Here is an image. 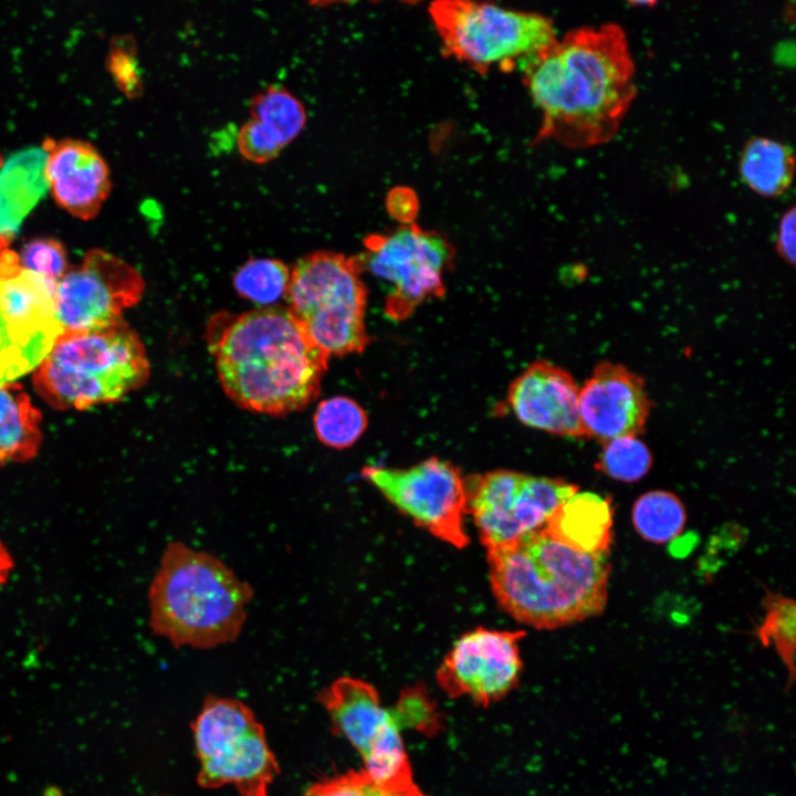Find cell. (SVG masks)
<instances>
[{"instance_id":"obj_1","label":"cell","mask_w":796,"mask_h":796,"mask_svg":"<svg viewBox=\"0 0 796 796\" xmlns=\"http://www.w3.org/2000/svg\"><path fill=\"white\" fill-rule=\"evenodd\" d=\"M519 67L542 115L536 140L568 148L614 138L637 94L627 35L616 22L572 29Z\"/></svg>"},{"instance_id":"obj_2","label":"cell","mask_w":796,"mask_h":796,"mask_svg":"<svg viewBox=\"0 0 796 796\" xmlns=\"http://www.w3.org/2000/svg\"><path fill=\"white\" fill-rule=\"evenodd\" d=\"M206 341L223 391L242 409L285 416L303 410L321 392L329 358L286 306L220 313L210 321Z\"/></svg>"},{"instance_id":"obj_3","label":"cell","mask_w":796,"mask_h":796,"mask_svg":"<svg viewBox=\"0 0 796 796\" xmlns=\"http://www.w3.org/2000/svg\"><path fill=\"white\" fill-rule=\"evenodd\" d=\"M607 554L576 551L543 527L486 549L499 606L516 621L555 629L603 612L610 572Z\"/></svg>"},{"instance_id":"obj_4","label":"cell","mask_w":796,"mask_h":796,"mask_svg":"<svg viewBox=\"0 0 796 796\" xmlns=\"http://www.w3.org/2000/svg\"><path fill=\"white\" fill-rule=\"evenodd\" d=\"M253 595L216 555L171 541L149 585V627L175 648L230 643L243 629Z\"/></svg>"},{"instance_id":"obj_5","label":"cell","mask_w":796,"mask_h":796,"mask_svg":"<svg viewBox=\"0 0 796 796\" xmlns=\"http://www.w3.org/2000/svg\"><path fill=\"white\" fill-rule=\"evenodd\" d=\"M149 373L143 342L121 321L104 329L62 333L36 367L33 384L53 408L82 410L124 398Z\"/></svg>"},{"instance_id":"obj_6","label":"cell","mask_w":796,"mask_h":796,"mask_svg":"<svg viewBox=\"0 0 796 796\" xmlns=\"http://www.w3.org/2000/svg\"><path fill=\"white\" fill-rule=\"evenodd\" d=\"M362 272L358 256L326 250L300 258L291 269L286 307L328 358L359 354L370 343Z\"/></svg>"},{"instance_id":"obj_7","label":"cell","mask_w":796,"mask_h":796,"mask_svg":"<svg viewBox=\"0 0 796 796\" xmlns=\"http://www.w3.org/2000/svg\"><path fill=\"white\" fill-rule=\"evenodd\" d=\"M429 13L444 53L478 72L520 66L557 40L551 18L537 12L443 0Z\"/></svg>"},{"instance_id":"obj_8","label":"cell","mask_w":796,"mask_h":796,"mask_svg":"<svg viewBox=\"0 0 796 796\" xmlns=\"http://www.w3.org/2000/svg\"><path fill=\"white\" fill-rule=\"evenodd\" d=\"M192 730L201 787L231 784L243 796H266L279 766L263 726L249 706L234 699L209 696Z\"/></svg>"},{"instance_id":"obj_9","label":"cell","mask_w":796,"mask_h":796,"mask_svg":"<svg viewBox=\"0 0 796 796\" xmlns=\"http://www.w3.org/2000/svg\"><path fill=\"white\" fill-rule=\"evenodd\" d=\"M358 255L363 271L385 283V313L397 322L412 315L418 306L446 293V274L454 250L442 234L406 223L388 233L364 240Z\"/></svg>"},{"instance_id":"obj_10","label":"cell","mask_w":796,"mask_h":796,"mask_svg":"<svg viewBox=\"0 0 796 796\" xmlns=\"http://www.w3.org/2000/svg\"><path fill=\"white\" fill-rule=\"evenodd\" d=\"M469 513L486 549L512 543L547 523L555 511L578 492L562 479L511 470H493L464 478Z\"/></svg>"},{"instance_id":"obj_11","label":"cell","mask_w":796,"mask_h":796,"mask_svg":"<svg viewBox=\"0 0 796 796\" xmlns=\"http://www.w3.org/2000/svg\"><path fill=\"white\" fill-rule=\"evenodd\" d=\"M360 474L432 536L457 548L469 544L464 478L451 462L431 457L405 469L365 465Z\"/></svg>"},{"instance_id":"obj_12","label":"cell","mask_w":796,"mask_h":796,"mask_svg":"<svg viewBox=\"0 0 796 796\" xmlns=\"http://www.w3.org/2000/svg\"><path fill=\"white\" fill-rule=\"evenodd\" d=\"M139 272L103 250L88 251L55 285L53 307L63 333L92 332L121 321L142 297Z\"/></svg>"},{"instance_id":"obj_13","label":"cell","mask_w":796,"mask_h":796,"mask_svg":"<svg viewBox=\"0 0 796 796\" xmlns=\"http://www.w3.org/2000/svg\"><path fill=\"white\" fill-rule=\"evenodd\" d=\"M522 630L476 627L453 643L437 670L439 687L451 699L465 698L481 706L504 699L519 684L523 670Z\"/></svg>"},{"instance_id":"obj_14","label":"cell","mask_w":796,"mask_h":796,"mask_svg":"<svg viewBox=\"0 0 796 796\" xmlns=\"http://www.w3.org/2000/svg\"><path fill=\"white\" fill-rule=\"evenodd\" d=\"M54 290L23 269L0 280V385L38 367L63 333L54 313Z\"/></svg>"},{"instance_id":"obj_15","label":"cell","mask_w":796,"mask_h":796,"mask_svg":"<svg viewBox=\"0 0 796 796\" xmlns=\"http://www.w3.org/2000/svg\"><path fill=\"white\" fill-rule=\"evenodd\" d=\"M650 407L642 378L622 365L598 364L579 388L578 410L584 437L603 443L642 432Z\"/></svg>"},{"instance_id":"obj_16","label":"cell","mask_w":796,"mask_h":796,"mask_svg":"<svg viewBox=\"0 0 796 796\" xmlns=\"http://www.w3.org/2000/svg\"><path fill=\"white\" fill-rule=\"evenodd\" d=\"M317 699L335 733L354 746L363 762L404 745L397 718L381 705L369 682L341 677L320 691Z\"/></svg>"},{"instance_id":"obj_17","label":"cell","mask_w":796,"mask_h":796,"mask_svg":"<svg viewBox=\"0 0 796 796\" xmlns=\"http://www.w3.org/2000/svg\"><path fill=\"white\" fill-rule=\"evenodd\" d=\"M578 397L579 387L568 371L538 360L512 381L506 405L527 427L561 437L583 438Z\"/></svg>"},{"instance_id":"obj_18","label":"cell","mask_w":796,"mask_h":796,"mask_svg":"<svg viewBox=\"0 0 796 796\" xmlns=\"http://www.w3.org/2000/svg\"><path fill=\"white\" fill-rule=\"evenodd\" d=\"M45 178L55 201L76 218L96 216L111 189L108 167L88 143L45 140Z\"/></svg>"},{"instance_id":"obj_19","label":"cell","mask_w":796,"mask_h":796,"mask_svg":"<svg viewBox=\"0 0 796 796\" xmlns=\"http://www.w3.org/2000/svg\"><path fill=\"white\" fill-rule=\"evenodd\" d=\"M46 153L28 147L0 164V250L9 243L27 216L48 191Z\"/></svg>"},{"instance_id":"obj_20","label":"cell","mask_w":796,"mask_h":796,"mask_svg":"<svg viewBox=\"0 0 796 796\" xmlns=\"http://www.w3.org/2000/svg\"><path fill=\"white\" fill-rule=\"evenodd\" d=\"M543 528L576 551L608 553L612 541L611 503L593 492H577L555 511Z\"/></svg>"},{"instance_id":"obj_21","label":"cell","mask_w":796,"mask_h":796,"mask_svg":"<svg viewBox=\"0 0 796 796\" xmlns=\"http://www.w3.org/2000/svg\"><path fill=\"white\" fill-rule=\"evenodd\" d=\"M41 415L18 384L0 385V467L32 459L41 443Z\"/></svg>"},{"instance_id":"obj_22","label":"cell","mask_w":796,"mask_h":796,"mask_svg":"<svg viewBox=\"0 0 796 796\" xmlns=\"http://www.w3.org/2000/svg\"><path fill=\"white\" fill-rule=\"evenodd\" d=\"M739 169L743 181L756 193L777 197L790 186L795 172L793 149L776 139L752 137L743 148Z\"/></svg>"},{"instance_id":"obj_23","label":"cell","mask_w":796,"mask_h":796,"mask_svg":"<svg viewBox=\"0 0 796 796\" xmlns=\"http://www.w3.org/2000/svg\"><path fill=\"white\" fill-rule=\"evenodd\" d=\"M250 114L283 147L293 142L306 125V111L301 101L277 85L266 87L251 100Z\"/></svg>"},{"instance_id":"obj_24","label":"cell","mask_w":796,"mask_h":796,"mask_svg":"<svg viewBox=\"0 0 796 796\" xmlns=\"http://www.w3.org/2000/svg\"><path fill=\"white\" fill-rule=\"evenodd\" d=\"M367 413L354 399L334 396L322 400L313 415V428L321 443L332 449L352 447L365 432Z\"/></svg>"},{"instance_id":"obj_25","label":"cell","mask_w":796,"mask_h":796,"mask_svg":"<svg viewBox=\"0 0 796 796\" xmlns=\"http://www.w3.org/2000/svg\"><path fill=\"white\" fill-rule=\"evenodd\" d=\"M632 523L641 537L666 543L683 530L687 514L680 499L668 491H650L640 495L632 507Z\"/></svg>"},{"instance_id":"obj_26","label":"cell","mask_w":796,"mask_h":796,"mask_svg":"<svg viewBox=\"0 0 796 796\" xmlns=\"http://www.w3.org/2000/svg\"><path fill=\"white\" fill-rule=\"evenodd\" d=\"M291 269L280 260L271 258L250 259L234 273L232 284L237 293L259 305H276L286 296Z\"/></svg>"},{"instance_id":"obj_27","label":"cell","mask_w":796,"mask_h":796,"mask_svg":"<svg viewBox=\"0 0 796 796\" xmlns=\"http://www.w3.org/2000/svg\"><path fill=\"white\" fill-rule=\"evenodd\" d=\"M765 616L756 629L763 646H772L788 672L787 687L795 680V601L781 594L768 593L764 599Z\"/></svg>"},{"instance_id":"obj_28","label":"cell","mask_w":796,"mask_h":796,"mask_svg":"<svg viewBox=\"0 0 796 796\" xmlns=\"http://www.w3.org/2000/svg\"><path fill=\"white\" fill-rule=\"evenodd\" d=\"M651 465V452L637 436H624L604 442L596 463V468L604 474L622 482L639 481Z\"/></svg>"},{"instance_id":"obj_29","label":"cell","mask_w":796,"mask_h":796,"mask_svg":"<svg viewBox=\"0 0 796 796\" xmlns=\"http://www.w3.org/2000/svg\"><path fill=\"white\" fill-rule=\"evenodd\" d=\"M302 796H427L415 784L387 788L374 782L363 769L318 782Z\"/></svg>"},{"instance_id":"obj_30","label":"cell","mask_w":796,"mask_h":796,"mask_svg":"<svg viewBox=\"0 0 796 796\" xmlns=\"http://www.w3.org/2000/svg\"><path fill=\"white\" fill-rule=\"evenodd\" d=\"M23 270L41 276L55 287L67 271L66 254L53 239H35L25 243L19 256Z\"/></svg>"},{"instance_id":"obj_31","label":"cell","mask_w":796,"mask_h":796,"mask_svg":"<svg viewBox=\"0 0 796 796\" xmlns=\"http://www.w3.org/2000/svg\"><path fill=\"white\" fill-rule=\"evenodd\" d=\"M107 66L116 85L125 95L136 97L140 94L142 75L130 40L126 38L115 40L108 54Z\"/></svg>"},{"instance_id":"obj_32","label":"cell","mask_w":796,"mask_h":796,"mask_svg":"<svg viewBox=\"0 0 796 796\" xmlns=\"http://www.w3.org/2000/svg\"><path fill=\"white\" fill-rule=\"evenodd\" d=\"M237 145L241 156L254 164H265L284 148L260 123L250 118L239 129Z\"/></svg>"},{"instance_id":"obj_33","label":"cell","mask_w":796,"mask_h":796,"mask_svg":"<svg viewBox=\"0 0 796 796\" xmlns=\"http://www.w3.org/2000/svg\"><path fill=\"white\" fill-rule=\"evenodd\" d=\"M392 712L400 726L411 725L426 732L439 725L436 709L423 689L415 687L404 691Z\"/></svg>"},{"instance_id":"obj_34","label":"cell","mask_w":796,"mask_h":796,"mask_svg":"<svg viewBox=\"0 0 796 796\" xmlns=\"http://www.w3.org/2000/svg\"><path fill=\"white\" fill-rule=\"evenodd\" d=\"M796 209L792 206L779 220L776 237L778 254L789 264L795 263Z\"/></svg>"},{"instance_id":"obj_35","label":"cell","mask_w":796,"mask_h":796,"mask_svg":"<svg viewBox=\"0 0 796 796\" xmlns=\"http://www.w3.org/2000/svg\"><path fill=\"white\" fill-rule=\"evenodd\" d=\"M12 559L6 549V547L0 542V584L4 583L8 578V575L12 568Z\"/></svg>"},{"instance_id":"obj_36","label":"cell","mask_w":796,"mask_h":796,"mask_svg":"<svg viewBox=\"0 0 796 796\" xmlns=\"http://www.w3.org/2000/svg\"><path fill=\"white\" fill-rule=\"evenodd\" d=\"M632 6H654L656 1H630L629 2Z\"/></svg>"},{"instance_id":"obj_37","label":"cell","mask_w":796,"mask_h":796,"mask_svg":"<svg viewBox=\"0 0 796 796\" xmlns=\"http://www.w3.org/2000/svg\"><path fill=\"white\" fill-rule=\"evenodd\" d=\"M1 161H2V160H1V157H0V164H1Z\"/></svg>"}]
</instances>
